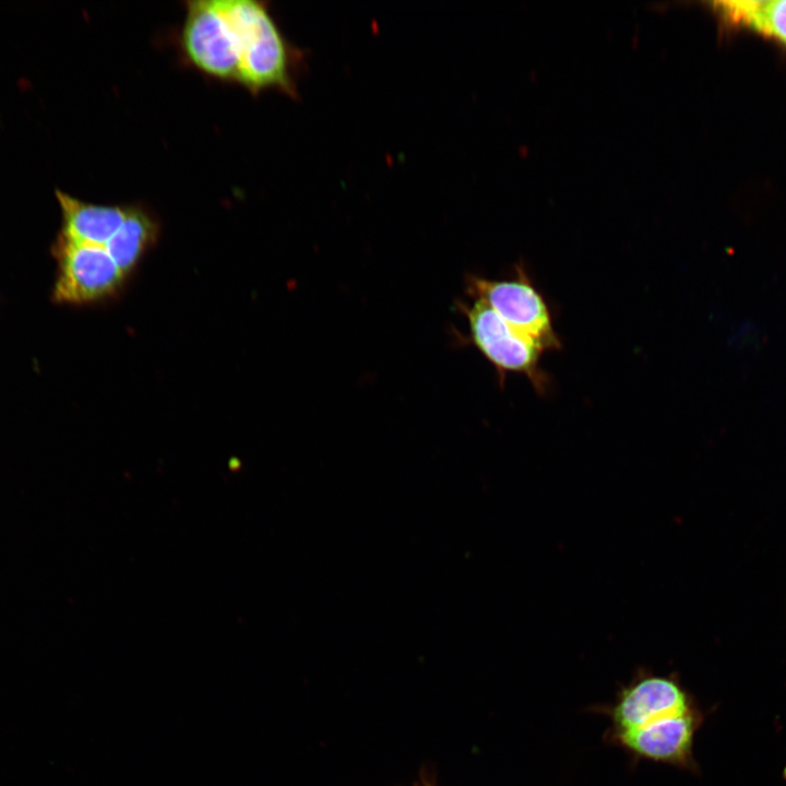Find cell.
Masks as SVG:
<instances>
[{"instance_id": "6da1fadb", "label": "cell", "mask_w": 786, "mask_h": 786, "mask_svg": "<svg viewBox=\"0 0 786 786\" xmlns=\"http://www.w3.org/2000/svg\"><path fill=\"white\" fill-rule=\"evenodd\" d=\"M235 35L238 83L257 93L276 88L296 95V51L291 49L264 3L221 0Z\"/></svg>"}, {"instance_id": "7a4b0ae2", "label": "cell", "mask_w": 786, "mask_h": 786, "mask_svg": "<svg viewBox=\"0 0 786 786\" xmlns=\"http://www.w3.org/2000/svg\"><path fill=\"white\" fill-rule=\"evenodd\" d=\"M465 315L469 341L497 370L500 385L508 373L525 376L539 395L550 386L548 373L541 368L544 349L533 340L517 332L480 299L460 302Z\"/></svg>"}, {"instance_id": "3957f363", "label": "cell", "mask_w": 786, "mask_h": 786, "mask_svg": "<svg viewBox=\"0 0 786 786\" xmlns=\"http://www.w3.org/2000/svg\"><path fill=\"white\" fill-rule=\"evenodd\" d=\"M466 291L473 299L483 300L544 352L561 349V340L555 330L549 305L523 265H516L510 278L490 279L469 275L466 278Z\"/></svg>"}, {"instance_id": "277c9868", "label": "cell", "mask_w": 786, "mask_h": 786, "mask_svg": "<svg viewBox=\"0 0 786 786\" xmlns=\"http://www.w3.org/2000/svg\"><path fill=\"white\" fill-rule=\"evenodd\" d=\"M53 253L58 260L53 299L58 302L83 305L111 299L129 279L102 246L59 235Z\"/></svg>"}, {"instance_id": "5b68a950", "label": "cell", "mask_w": 786, "mask_h": 786, "mask_svg": "<svg viewBox=\"0 0 786 786\" xmlns=\"http://www.w3.org/2000/svg\"><path fill=\"white\" fill-rule=\"evenodd\" d=\"M181 46L188 60L205 74L238 81L236 37L221 0L187 2Z\"/></svg>"}, {"instance_id": "8992f818", "label": "cell", "mask_w": 786, "mask_h": 786, "mask_svg": "<svg viewBox=\"0 0 786 786\" xmlns=\"http://www.w3.org/2000/svg\"><path fill=\"white\" fill-rule=\"evenodd\" d=\"M688 712V699L676 681L647 677L622 692L612 715L621 733Z\"/></svg>"}, {"instance_id": "52a82bcc", "label": "cell", "mask_w": 786, "mask_h": 786, "mask_svg": "<svg viewBox=\"0 0 786 786\" xmlns=\"http://www.w3.org/2000/svg\"><path fill=\"white\" fill-rule=\"evenodd\" d=\"M56 198L62 215L60 235L104 248L120 229L130 210V204L88 203L61 190H56Z\"/></svg>"}, {"instance_id": "ba28073f", "label": "cell", "mask_w": 786, "mask_h": 786, "mask_svg": "<svg viewBox=\"0 0 786 786\" xmlns=\"http://www.w3.org/2000/svg\"><path fill=\"white\" fill-rule=\"evenodd\" d=\"M695 724L691 711L619 733L631 751L655 761L681 762L690 753Z\"/></svg>"}, {"instance_id": "9c48e42d", "label": "cell", "mask_w": 786, "mask_h": 786, "mask_svg": "<svg viewBox=\"0 0 786 786\" xmlns=\"http://www.w3.org/2000/svg\"><path fill=\"white\" fill-rule=\"evenodd\" d=\"M749 27L786 44V0L757 1Z\"/></svg>"}]
</instances>
